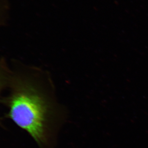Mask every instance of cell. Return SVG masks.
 Masks as SVG:
<instances>
[{"mask_svg":"<svg viewBox=\"0 0 148 148\" xmlns=\"http://www.w3.org/2000/svg\"><path fill=\"white\" fill-rule=\"evenodd\" d=\"M11 74L6 97V117L30 135L39 148H54L64 119L48 73L20 60L11 62Z\"/></svg>","mask_w":148,"mask_h":148,"instance_id":"obj_1","label":"cell"},{"mask_svg":"<svg viewBox=\"0 0 148 148\" xmlns=\"http://www.w3.org/2000/svg\"><path fill=\"white\" fill-rule=\"evenodd\" d=\"M11 72L10 64L7 62L6 58H0V99L1 92L7 90L8 86Z\"/></svg>","mask_w":148,"mask_h":148,"instance_id":"obj_2","label":"cell"},{"mask_svg":"<svg viewBox=\"0 0 148 148\" xmlns=\"http://www.w3.org/2000/svg\"><path fill=\"white\" fill-rule=\"evenodd\" d=\"M11 7L7 0H0V28L6 26L8 23Z\"/></svg>","mask_w":148,"mask_h":148,"instance_id":"obj_3","label":"cell"}]
</instances>
